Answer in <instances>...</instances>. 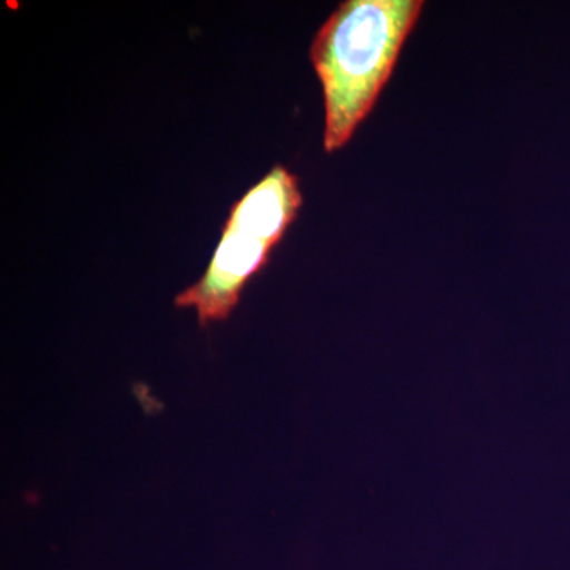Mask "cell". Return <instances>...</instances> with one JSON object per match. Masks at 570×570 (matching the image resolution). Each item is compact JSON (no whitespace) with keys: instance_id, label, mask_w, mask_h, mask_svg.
<instances>
[{"instance_id":"2","label":"cell","mask_w":570,"mask_h":570,"mask_svg":"<svg viewBox=\"0 0 570 570\" xmlns=\"http://www.w3.org/2000/svg\"><path fill=\"white\" fill-rule=\"evenodd\" d=\"M303 206L298 176L275 165L232 205L223 235L204 276L181 294L176 307H194L198 324L225 322L243 291L265 268Z\"/></svg>"},{"instance_id":"1","label":"cell","mask_w":570,"mask_h":570,"mask_svg":"<svg viewBox=\"0 0 570 570\" xmlns=\"http://www.w3.org/2000/svg\"><path fill=\"white\" fill-rule=\"evenodd\" d=\"M423 7V0H346L322 22L309 58L324 94L325 153L343 149L373 111Z\"/></svg>"}]
</instances>
